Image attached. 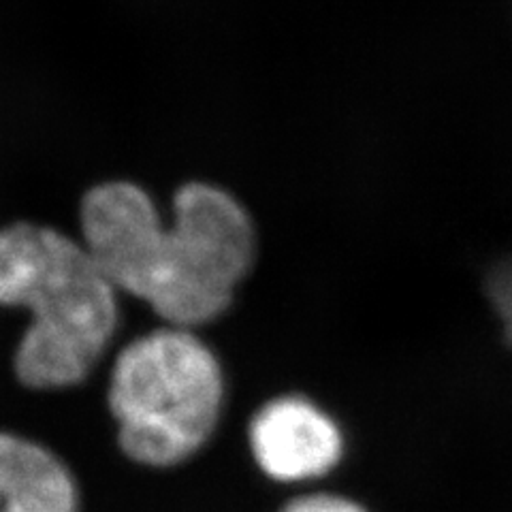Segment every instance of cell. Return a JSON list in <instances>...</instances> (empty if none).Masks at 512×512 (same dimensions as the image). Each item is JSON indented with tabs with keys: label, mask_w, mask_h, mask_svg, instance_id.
<instances>
[{
	"label": "cell",
	"mask_w": 512,
	"mask_h": 512,
	"mask_svg": "<svg viewBox=\"0 0 512 512\" xmlns=\"http://www.w3.org/2000/svg\"><path fill=\"white\" fill-rule=\"evenodd\" d=\"M224 402L214 352L190 329L165 327L122 348L107 404L126 457L150 468L190 459L212 438Z\"/></svg>",
	"instance_id": "obj_3"
},
{
	"label": "cell",
	"mask_w": 512,
	"mask_h": 512,
	"mask_svg": "<svg viewBox=\"0 0 512 512\" xmlns=\"http://www.w3.org/2000/svg\"><path fill=\"white\" fill-rule=\"evenodd\" d=\"M173 210L165 229L146 190L105 182L86 192L79 222L116 291L146 301L169 327L195 329L233 303L256 259V233L244 205L212 184L182 186Z\"/></svg>",
	"instance_id": "obj_1"
},
{
	"label": "cell",
	"mask_w": 512,
	"mask_h": 512,
	"mask_svg": "<svg viewBox=\"0 0 512 512\" xmlns=\"http://www.w3.org/2000/svg\"><path fill=\"white\" fill-rule=\"evenodd\" d=\"M280 512H370L361 502L340 493H310L288 502Z\"/></svg>",
	"instance_id": "obj_6"
},
{
	"label": "cell",
	"mask_w": 512,
	"mask_h": 512,
	"mask_svg": "<svg viewBox=\"0 0 512 512\" xmlns=\"http://www.w3.org/2000/svg\"><path fill=\"white\" fill-rule=\"evenodd\" d=\"M0 306L30 314L13 357L28 389L84 382L118 329L114 284L84 242L43 224L0 229Z\"/></svg>",
	"instance_id": "obj_2"
},
{
	"label": "cell",
	"mask_w": 512,
	"mask_h": 512,
	"mask_svg": "<svg viewBox=\"0 0 512 512\" xmlns=\"http://www.w3.org/2000/svg\"><path fill=\"white\" fill-rule=\"evenodd\" d=\"M0 512H79L69 468L41 444L0 431Z\"/></svg>",
	"instance_id": "obj_5"
},
{
	"label": "cell",
	"mask_w": 512,
	"mask_h": 512,
	"mask_svg": "<svg viewBox=\"0 0 512 512\" xmlns=\"http://www.w3.org/2000/svg\"><path fill=\"white\" fill-rule=\"evenodd\" d=\"M250 451L259 468L280 483L327 476L344 459V434L331 416L301 395L267 402L248 429Z\"/></svg>",
	"instance_id": "obj_4"
}]
</instances>
